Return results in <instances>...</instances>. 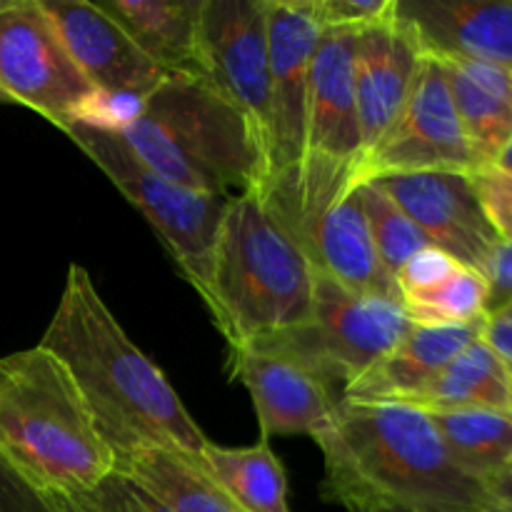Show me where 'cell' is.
I'll return each instance as SVG.
<instances>
[{"label":"cell","instance_id":"cell-1","mask_svg":"<svg viewBox=\"0 0 512 512\" xmlns=\"http://www.w3.org/2000/svg\"><path fill=\"white\" fill-rule=\"evenodd\" d=\"M38 345L68 370L115 468L145 450L200 455L208 445L170 380L130 340L83 265L70 263Z\"/></svg>","mask_w":512,"mask_h":512},{"label":"cell","instance_id":"cell-2","mask_svg":"<svg viewBox=\"0 0 512 512\" xmlns=\"http://www.w3.org/2000/svg\"><path fill=\"white\" fill-rule=\"evenodd\" d=\"M315 443L325 460L320 495L348 512L493 510L485 485L453 463L425 410L340 400Z\"/></svg>","mask_w":512,"mask_h":512},{"label":"cell","instance_id":"cell-3","mask_svg":"<svg viewBox=\"0 0 512 512\" xmlns=\"http://www.w3.org/2000/svg\"><path fill=\"white\" fill-rule=\"evenodd\" d=\"M313 290V263L268 195L250 190L230 200L203 298L228 350L308 323Z\"/></svg>","mask_w":512,"mask_h":512},{"label":"cell","instance_id":"cell-4","mask_svg":"<svg viewBox=\"0 0 512 512\" xmlns=\"http://www.w3.org/2000/svg\"><path fill=\"white\" fill-rule=\"evenodd\" d=\"M0 463L40 500L83 493L115 470L73 378L40 345L0 358Z\"/></svg>","mask_w":512,"mask_h":512},{"label":"cell","instance_id":"cell-5","mask_svg":"<svg viewBox=\"0 0 512 512\" xmlns=\"http://www.w3.org/2000/svg\"><path fill=\"white\" fill-rule=\"evenodd\" d=\"M118 133L150 170L198 193L233 200L265 188L250 125L203 75H165Z\"/></svg>","mask_w":512,"mask_h":512},{"label":"cell","instance_id":"cell-6","mask_svg":"<svg viewBox=\"0 0 512 512\" xmlns=\"http://www.w3.org/2000/svg\"><path fill=\"white\" fill-rule=\"evenodd\" d=\"M360 30L325 28L313 55L305 115V148L298 185L288 203H270L300 240L303 230L330 203L355 188L363 155L355 108L353 58Z\"/></svg>","mask_w":512,"mask_h":512},{"label":"cell","instance_id":"cell-7","mask_svg":"<svg viewBox=\"0 0 512 512\" xmlns=\"http://www.w3.org/2000/svg\"><path fill=\"white\" fill-rule=\"evenodd\" d=\"M413 325L400 300L353 293L315 273L313 315L308 323L240 350L293 360L343 398L345 388L380 363Z\"/></svg>","mask_w":512,"mask_h":512},{"label":"cell","instance_id":"cell-8","mask_svg":"<svg viewBox=\"0 0 512 512\" xmlns=\"http://www.w3.org/2000/svg\"><path fill=\"white\" fill-rule=\"evenodd\" d=\"M63 133L143 213L188 283L205 298L215 240L230 200L198 193L150 170L113 125L70 123Z\"/></svg>","mask_w":512,"mask_h":512},{"label":"cell","instance_id":"cell-9","mask_svg":"<svg viewBox=\"0 0 512 512\" xmlns=\"http://www.w3.org/2000/svg\"><path fill=\"white\" fill-rule=\"evenodd\" d=\"M0 98L63 130L105 123L108 100L85 80L43 0H0Z\"/></svg>","mask_w":512,"mask_h":512},{"label":"cell","instance_id":"cell-10","mask_svg":"<svg viewBox=\"0 0 512 512\" xmlns=\"http://www.w3.org/2000/svg\"><path fill=\"white\" fill-rule=\"evenodd\" d=\"M270 53V145L268 185L273 203H288L298 185L305 148V115L313 55L325 25L315 0H265Z\"/></svg>","mask_w":512,"mask_h":512},{"label":"cell","instance_id":"cell-11","mask_svg":"<svg viewBox=\"0 0 512 512\" xmlns=\"http://www.w3.org/2000/svg\"><path fill=\"white\" fill-rule=\"evenodd\" d=\"M200 75L208 78L250 125L263 155L268 185L273 113L265 0H203Z\"/></svg>","mask_w":512,"mask_h":512},{"label":"cell","instance_id":"cell-12","mask_svg":"<svg viewBox=\"0 0 512 512\" xmlns=\"http://www.w3.org/2000/svg\"><path fill=\"white\" fill-rule=\"evenodd\" d=\"M478 168L450 95L443 63L425 55L400 115L373 153L358 165L355 185L395 173L450 170L470 175Z\"/></svg>","mask_w":512,"mask_h":512},{"label":"cell","instance_id":"cell-13","mask_svg":"<svg viewBox=\"0 0 512 512\" xmlns=\"http://www.w3.org/2000/svg\"><path fill=\"white\" fill-rule=\"evenodd\" d=\"M373 183H378L405 210L433 248L478 273L500 243L498 233L485 218L468 173L423 170L383 175Z\"/></svg>","mask_w":512,"mask_h":512},{"label":"cell","instance_id":"cell-14","mask_svg":"<svg viewBox=\"0 0 512 512\" xmlns=\"http://www.w3.org/2000/svg\"><path fill=\"white\" fill-rule=\"evenodd\" d=\"M43 5L58 25L65 48L85 80L108 103L118 100L128 115L135 113V108L168 75L95 3L43 0Z\"/></svg>","mask_w":512,"mask_h":512},{"label":"cell","instance_id":"cell-15","mask_svg":"<svg viewBox=\"0 0 512 512\" xmlns=\"http://www.w3.org/2000/svg\"><path fill=\"white\" fill-rule=\"evenodd\" d=\"M228 368L253 398L260 438L310 435L315 440L330 428L343 400L318 375L280 355L228 350Z\"/></svg>","mask_w":512,"mask_h":512},{"label":"cell","instance_id":"cell-16","mask_svg":"<svg viewBox=\"0 0 512 512\" xmlns=\"http://www.w3.org/2000/svg\"><path fill=\"white\" fill-rule=\"evenodd\" d=\"M423 55L512 68V0H398Z\"/></svg>","mask_w":512,"mask_h":512},{"label":"cell","instance_id":"cell-17","mask_svg":"<svg viewBox=\"0 0 512 512\" xmlns=\"http://www.w3.org/2000/svg\"><path fill=\"white\" fill-rule=\"evenodd\" d=\"M423 58L425 55L415 35L395 15L358 33L353 85L360 143H363L360 163L373 153L375 145L383 140V135L400 115Z\"/></svg>","mask_w":512,"mask_h":512},{"label":"cell","instance_id":"cell-18","mask_svg":"<svg viewBox=\"0 0 512 512\" xmlns=\"http://www.w3.org/2000/svg\"><path fill=\"white\" fill-rule=\"evenodd\" d=\"M315 273L333 283L365 295H383L400 300L393 275L380 263L370 238L368 220L360 205L358 188H350L330 203L300 235Z\"/></svg>","mask_w":512,"mask_h":512},{"label":"cell","instance_id":"cell-19","mask_svg":"<svg viewBox=\"0 0 512 512\" xmlns=\"http://www.w3.org/2000/svg\"><path fill=\"white\" fill-rule=\"evenodd\" d=\"M483 320L450 328L413 325L408 335L375 363L360 380L345 388L343 400L350 403H400L428 383L443 365L483 335Z\"/></svg>","mask_w":512,"mask_h":512},{"label":"cell","instance_id":"cell-20","mask_svg":"<svg viewBox=\"0 0 512 512\" xmlns=\"http://www.w3.org/2000/svg\"><path fill=\"white\" fill-rule=\"evenodd\" d=\"M460 125L480 168L495 165L512 143V68L440 60Z\"/></svg>","mask_w":512,"mask_h":512},{"label":"cell","instance_id":"cell-21","mask_svg":"<svg viewBox=\"0 0 512 512\" xmlns=\"http://www.w3.org/2000/svg\"><path fill=\"white\" fill-rule=\"evenodd\" d=\"M95 5L165 73L200 75L203 0H103Z\"/></svg>","mask_w":512,"mask_h":512},{"label":"cell","instance_id":"cell-22","mask_svg":"<svg viewBox=\"0 0 512 512\" xmlns=\"http://www.w3.org/2000/svg\"><path fill=\"white\" fill-rule=\"evenodd\" d=\"M512 378L498 355L483 338L455 355L415 393L400 400L430 413V410H508Z\"/></svg>","mask_w":512,"mask_h":512},{"label":"cell","instance_id":"cell-23","mask_svg":"<svg viewBox=\"0 0 512 512\" xmlns=\"http://www.w3.org/2000/svg\"><path fill=\"white\" fill-rule=\"evenodd\" d=\"M193 458L245 512H290L288 475L268 438H260L248 448H223L208 440Z\"/></svg>","mask_w":512,"mask_h":512},{"label":"cell","instance_id":"cell-24","mask_svg":"<svg viewBox=\"0 0 512 512\" xmlns=\"http://www.w3.org/2000/svg\"><path fill=\"white\" fill-rule=\"evenodd\" d=\"M445 450L480 485L512 468V415L508 410H430Z\"/></svg>","mask_w":512,"mask_h":512},{"label":"cell","instance_id":"cell-25","mask_svg":"<svg viewBox=\"0 0 512 512\" xmlns=\"http://www.w3.org/2000/svg\"><path fill=\"white\" fill-rule=\"evenodd\" d=\"M115 470L128 473L173 512H245L200 470L193 455L145 450Z\"/></svg>","mask_w":512,"mask_h":512},{"label":"cell","instance_id":"cell-26","mask_svg":"<svg viewBox=\"0 0 512 512\" xmlns=\"http://www.w3.org/2000/svg\"><path fill=\"white\" fill-rule=\"evenodd\" d=\"M400 303L415 325H470L488 315V285L478 270L458 263L433 283L400 293Z\"/></svg>","mask_w":512,"mask_h":512},{"label":"cell","instance_id":"cell-27","mask_svg":"<svg viewBox=\"0 0 512 512\" xmlns=\"http://www.w3.org/2000/svg\"><path fill=\"white\" fill-rule=\"evenodd\" d=\"M365 220H368L370 238L390 275H398L400 268L420 250L433 248L423 230L405 215V210L373 180L355 185Z\"/></svg>","mask_w":512,"mask_h":512},{"label":"cell","instance_id":"cell-28","mask_svg":"<svg viewBox=\"0 0 512 512\" xmlns=\"http://www.w3.org/2000/svg\"><path fill=\"white\" fill-rule=\"evenodd\" d=\"M50 500L65 512H173L123 470H113L83 493Z\"/></svg>","mask_w":512,"mask_h":512},{"label":"cell","instance_id":"cell-29","mask_svg":"<svg viewBox=\"0 0 512 512\" xmlns=\"http://www.w3.org/2000/svg\"><path fill=\"white\" fill-rule=\"evenodd\" d=\"M470 180L498 238L512 243V170L503 165H485L470 173Z\"/></svg>","mask_w":512,"mask_h":512},{"label":"cell","instance_id":"cell-30","mask_svg":"<svg viewBox=\"0 0 512 512\" xmlns=\"http://www.w3.org/2000/svg\"><path fill=\"white\" fill-rule=\"evenodd\" d=\"M325 28L365 30L395 15L398 0H315Z\"/></svg>","mask_w":512,"mask_h":512},{"label":"cell","instance_id":"cell-31","mask_svg":"<svg viewBox=\"0 0 512 512\" xmlns=\"http://www.w3.org/2000/svg\"><path fill=\"white\" fill-rule=\"evenodd\" d=\"M480 275L488 285V305L485 310L495 313V310L505 308L512 303V243L500 240L495 250L490 253L488 263L483 265Z\"/></svg>","mask_w":512,"mask_h":512},{"label":"cell","instance_id":"cell-32","mask_svg":"<svg viewBox=\"0 0 512 512\" xmlns=\"http://www.w3.org/2000/svg\"><path fill=\"white\" fill-rule=\"evenodd\" d=\"M480 338L498 355V360L505 365V370H508L512 378V303L485 315L483 335Z\"/></svg>","mask_w":512,"mask_h":512},{"label":"cell","instance_id":"cell-33","mask_svg":"<svg viewBox=\"0 0 512 512\" xmlns=\"http://www.w3.org/2000/svg\"><path fill=\"white\" fill-rule=\"evenodd\" d=\"M0 512H48V505L30 493L3 463H0Z\"/></svg>","mask_w":512,"mask_h":512},{"label":"cell","instance_id":"cell-34","mask_svg":"<svg viewBox=\"0 0 512 512\" xmlns=\"http://www.w3.org/2000/svg\"><path fill=\"white\" fill-rule=\"evenodd\" d=\"M488 495L495 512H512V468L488 485Z\"/></svg>","mask_w":512,"mask_h":512},{"label":"cell","instance_id":"cell-35","mask_svg":"<svg viewBox=\"0 0 512 512\" xmlns=\"http://www.w3.org/2000/svg\"><path fill=\"white\" fill-rule=\"evenodd\" d=\"M495 165H503V168H510L512 170V143H510V148L503 153V158H500Z\"/></svg>","mask_w":512,"mask_h":512},{"label":"cell","instance_id":"cell-36","mask_svg":"<svg viewBox=\"0 0 512 512\" xmlns=\"http://www.w3.org/2000/svg\"><path fill=\"white\" fill-rule=\"evenodd\" d=\"M355 512H408L403 508H363V510H355Z\"/></svg>","mask_w":512,"mask_h":512},{"label":"cell","instance_id":"cell-37","mask_svg":"<svg viewBox=\"0 0 512 512\" xmlns=\"http://www.w3.org/2000/svg\"><path fill=\"white\" fill-rule=\"evenodd\" d=\"M43 503L48 505V512H65L58 503H55V500H43Z\"/></svg>","mask_w":512,"mask_h":512},{"label":"cell","instance_id":"cell-38","mask_svg":"<svg viewBox=\"0 0 512 512\" xmlns=\"http://www.w3.org/2000/svg\"><path fill=\"white\" fill-rule=\"evenodd\" d=\"M408 512H415V510H408ZM453 512H493V510H453Z\"/></svg>","mask_w":512,"mask_h":512},{"label":"cell","instance_id":"cell-39","mask_svg":"<svg viewBox=\"0 0 512 512\" xmlns=\"http://www.w3.org/2000/svg\"><path fill=\"white\" fill-rule=\"evenodd\" d=\"M508 413L512 415V390H510V400H508Z\"/></svg>","mask_w":512,"mask_h":512}]
</instances>
